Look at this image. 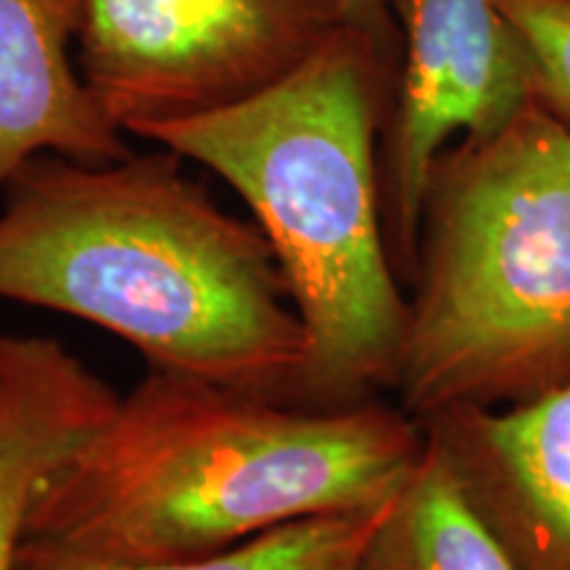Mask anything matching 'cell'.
Segmentation results:
<instances>
[{
    "instance_id": "obj_7",
    "label": "cell",
    "mask_w": 570,
    "mask_h": 570,
    "mask_svg": "<svg viewBox=\"0 0 570 570\" xmlns=\"http://www.w3.org/2000/svg\"><path fill=\"white\" fill-rule=\"evenodd\" d=\"M420 425L518 570H570V381L504 410L462 404Z\"/></svg>"
},
{
    "instance_id": "obj_5",
    "label": "cell",
    "mask_w": 570,
    "mask_h": 570,
    "mask_svg": "<svg viewBox=\"0 0 570 570\" xmlns=\"http://www.w3.org/2000/svg\"><path fill=\"white\" fill-rule=\"evenodd\" d=\"M341 24V0H88L77 67L140 138L273 88Z\"/></svg>"
},
{
    "instance_id": "obj_1",
    "label": "cell",
    "mask_w": 570,
    "mask_h": 570,
    "mask_svg": "<svg viewBox=\"0 0 570 570\" xmlns=\"http://www.w3.org/2000/svg\"><path fill=\"white\" fill-rule=\"evenodd\" d=\"M169 148L40 154L0 194V298L101 327L151 370L296 404L306 336L267 235Z\"/></svg>"
},
{
    "instance_id": "obj_3",
    "label": "cell",
    "mask_w": 570,
    "mask_h": 570,
    "mask_svg": "<svg viewBox=\"0 0 570 570\" xmlns=\"http://www.w3.org/2000/svg\"><path fill=\"white\" fill-rule=\"evenodd\" d=\"M396 75V59L341 24L273 88L140 135L223 177L267 235L304 325V407H354L396 383L410 298L381 185Z\"/></svg>"
},
{
    "instance_id": "obj_6",
    "label": "cell",
    "mask_w": 570,
    "mask_h": 570,
    "mask_svg": "<svg viewBox=\"0 0 570 570\" xmlns=\"http://www.w3.org/2000/svg\"><path fill=\"white\" fill-rule=\"evenodd\" d=\"M399 30L381 185L391 256L399 281L412 283L433 164L454 140L502 130L533 98V71L497 0H402Z\"/></svg>"
},
{
    "instance_id": "obj_13",
    "label": "cell",
    "mask_w": 570,
    "mask_h": 570,
    "mask_svg": "<svg viewBox=\"0 0 570 570\" xmlns=\"http://www.w3.org/2000/svg\"><path fill=\"white\" fill-rule=\"evenodd\" d=\"M402 0H341L344 24L373 42L377 51L399 61L402 56V30H399Z\"/></svg>"
},
{
    "instance_id": "obj_9",
    "label": "cell",
    "mask_w": 570,
    "mask_h": 570,
    "mask_svg": "<svg viewBox=\"0 0 570 570\" xmlns=\"http://www.w3.org/2000/svg\"><path fill=\"white\" fill-rule=\"evenodd\" d=\"M119 394L61 341L0 333V570H17L42 487Z\"/></svg>"
},
{
    "instance_id": "obj_8",
    "label": "cell",
    "mask_w": 570,
    "mask_h": 570,
    "mask_svg": "<svg viewBox=\"0 0 570 570\" xmlns=\"http://www.w3.org/2000/svg\"><path fill=\"white\" fill-rule=\"evenodd\" d=\"M85 3L0 0V194L40 154L88 164L132 154L71 59Z\"/></svg>"
},
{
    "instance_id": "obj_12",
    "label": "cell",
    "mask_w": 570,
    "mask_h": 570,
    "mask_svg": "<svg viewBox=\"0 0 570 570\" xmlns=\"http://www.w3.org/2000/svg\"><path fill=\"white\" fill-rule=\"evenodd\" d=\"M533 71V101L570 130V0H497Z\"/></svg>"
},
{
    "instance_id": "obj_11",
    "label": "cell",
    "mask_w": 570,
    "mask_h": 570,
    "mask_svg": "<svg viewBox=\"0 0 570 570\" xmlns=\"http://www.w3.org/2000/svg\"><path fill=\"white\" fill-rule=\"evenodd\" d=\"M389 504L391 499L377 508L296 520L230 550L185 560H106L24 539L17 570H360Z\"/></svg>"
},
{
    "instance_id": "obj_4",
    "label": "cell",
    "mask_w": 570,
    "mask_h": 570,
    "mask_svg": "<svg viewBox=\"0 0 570 570\" xmlns=\"http://www.w3.org/2000/svg\"><path fill=\"white\" fill-rule=\"evenodd\" d=\"M394 391L423 423L570 381V130L531 101L428 180Z\"/></svg>"
},
{
    "instance_id": "obj_10",
    "label": "cell",
    "mask_w": 570,
    "mask_h": 570,
    "mask_svg": "<svg viewBox=\"0 0 570 570\" xmlns=\"http://www.w3.org/2000/svg\"><path fill=\"white\" fill-rule=\"evenodd\" d=\"M428 441V436H425ZM360 570H518L475 518L439 449L391 499Z\"/></svg>"
},
{
    "instance_id": "obj_2",
    "label": "cell",
    "mask_w": 570,
    "mask_h": 570,
    "mask_svg": "<svg viewBox=\"0 0 570 570\" xmlns=\"http://www.w3.org/2000/svg\"><path fill=\"white\" fill-rule=\"evenodd\" d=\"M425 444L381 399L315 410L148 367L42 487L24 539L106 560L202 558L389 502Z\"/></svg>"
}]
</instances>
